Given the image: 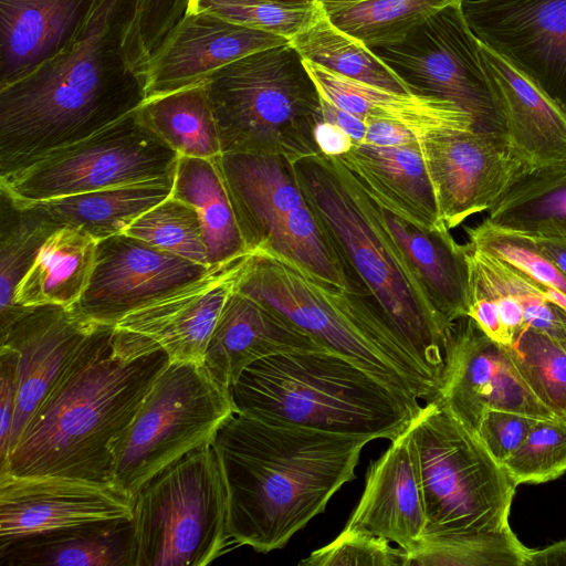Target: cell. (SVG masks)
Returning <instances> with one entry per match:
<instances>
[{
	"mask_svg": "<svg viewBox=\"0 0 566 566\" xmlns=\"http://www.w3.org/2000/svg\"><path fill=\"white\" fill-rule=\"evenodd\" d=\"M138 0H96L73 40L25 77L0 88V177L73 144L146 99L125 39Z\"/></svg>",
	"mask_w": 566,
	"mask_h": 566,
	"instance_id": "6da1fadb",
	"label": "cell"
},
{
	"mask_svg": "<svg viewBox=\"0 0 566 566\" xmlns=\"http://www.w3.org/2000/svg\"><path fill=\"white\" fill-rule=\"evenodd\" d=\"M373 440L230 415L212 446L227 488L232 547L262 554L283 548L355 479Z\"/></svg>",
	"mask_w": 566,
	"mask_h": 566,
	"instance_id": "7a4b0ae2",
	"label": "cell"
},
{
	"mask_svg": "<svg viewBox=\"0 0 566 566\" xmlns=\"http://www.w3.org/2000/svg\"><path fill=\"white\" fill-rule=\"evenodd\" d=\"M304 197L356 294L388 329L402 367L430 400L444 365L448 329L384 227L374 200L337 157L294 163Z\"/></svg>",
	"mask_w": 566,
	"mask_h": 566,
	"instance_id": "3957f363",
	"label": "cell"
},
{
	"mask_svg": "<svg viewBox=\"0 0 566 566\" xmlns=\"http://www.w3.org/2000/svg\"><path fill=\"white\" fill-rule=\"evenodd\" d=\"M115 325L99 324L11 448L0 472L113 483L116 449L155 378L164 349L124 359Z\"/></svg>",
	"mask_w": 566,
	"mask_h": 566,
	"instance_id": "277c9868",
	"label": "cell"
},
{
	"mask_svg": "<svg viewBox=\"0 0 566 566\" xmlns=\"http://www.w3.org/2000/svg\"><path fill=\"white\" fill-rule=\"evenodd\" d=\"M234 411L264 421L394 441L422 407L331 350H296L251 364L230 388Z\"/></svg>",
	"mask_w": 566,
	"mask_h": 566,
	"instance_id": "5b68a950",
	"label": "cell"
},
{
	"mask_svg": "<svg viewBox=\"0 0 566 566\" xmlns=\"http://www.w3.org/2000/svg\"><path fill=\"white\" fill-rule=\"evenodd\" d=\"M222 153L319 155L321 93L289 42L233 61L206 78Z\"/></svg>",
	"mask_w": 566,
	"mask_h": 566,
	"instance_id": "8992f818",
	"label": "cell"
},
{
	"mask_svg": "<svg viewBox=\"0 0 566 566\" xmlns=\"http://www.w3.org/2000/svg\"><path fill=\"white\" fill-rule=\"evenodd\" d=\"M235 290L275 308L326 349L419 400L388 329L364 296L331 285L295 262L264 251L251 255Z\"/></svg>",
	"mask_w": 566,
	"mask_h": 566,
	"instance_id": "52a82bcc",
	"label": "cell"
},
{
	"mask_svg": "<svg viewBox=\"0 0 566 566\" xmlns=\"http://www.w3.org/2000/svg\"><path fill=\"white\" fill-rule=\"evenodd\" d=\"M410 432L427 516L423 537L510 528L517 485L474 431L427 401Z\"/></svg>",
	"mask_w": 566,
	"mask_h": 566,
	"instance_id": "ba28073f",
	"label": "cell"
},
{
	"mask_svg": "<svg viewBox=\"0 0 566 566\" xmlns=\"http://www.w3.org/2000/svg\"><path fill=\"white\" fill-rule=\"evenodd\" d=\"M134 566H203L232 547L228 494L212 442L150 478L133 496Z\"/></svg>",
	"mask_w": 566,
	"mask_h": 566,
	"instance_id": "9c48e42d",
	"label": "cell"
},
{
	"mask_svg": "<svg viewBox=\"0 0 566 566\" xmlns=\"http://www.w3.org/2000/svg\"><path fill=\"white\" fill-rule=\"evenodd\" d=\"M249 250L289 259L331 285L355 290L283 156L222 153L214 158Z\"/></svg>",
	"mask_w": 566,
	"mask_h": 566,
	"instance_id": "30bf717a",
	"label": "cell"
},
{
	"mask_svg": "<svg viewBox=\"0 0 566 566\" xmlns=\"http://www.w3.org/2000/svg\"><path fill=\"white\" fill-rule=\"evenodd\" d=\"M233 412L230 391L202 365L169 361L116 449L114 485L133 497L167 465L212 442Z\"/></svg>",
	"mask_w": 566,
	"mask_h": 566,
	"instance_id": "8fae6325",
	"label": "cell"
},
{
	"mask_svg": "<svg viewBox=\"0 0 566 566\" xmlns=\"http://www.w3.org/2000/svg\"><path fill=\"white\" fill-rule=\"evenodd\" d=\"M178 158L136 109L0 177V189L15 202L32 203L172 176Z\"/></svg>",
	"mask_w": 566,
	"mask_h": 566,
	"instance_id": "7c38bea8",
	"label": "cell"
},
{
	"mask_svg": "<svg viewBox=\"0 0 566 566\" xmlns=\"http://www.w3.org/2000/svg\"><path fill=\"white\" fill-rule=\"evenodd\" d=\"M462 1L443 7L402 40L370 50L412 94L450 102L471 116L474 130L506 136Z\"/></svg>",
	"mask_w": 566,
	"mask_h": 566,
	"instance_id": "4fadbf2b",
	"label": "cell"
},
{
	"mask_svg": "<svg viewBox=\"0 0 566 566\" xmlns=\"http://www.w3.org/2000/svg\"><path fill=\"white\" fill-rule=\"evenodd\" d=\"M255 251L211 265L202 276L125 316L115 325L114 352L132 359L164 349L169 361L202 365L222 307Z\"/></svg>",
	"mask_w": 566,
	"mask_h": 566,
	"instance_id": "5bb4252c",
	"label": "cell"
},
{
	"mask_svg": "<svg viewBox=\"0 0 566 566\" xmlns=\"http://www.w3.org/2000/svg\"><path fill=\"white\" fill-rule=\"evenodd\" d=\"M429 401L474 432L492 409L559 418L526 385L506 345L490 338L470 316L455 321L448 333L443 369Z\"/></svg>",
	"mask_w": 566,
	"mask_h": 566,
	"instance_id": "9a60e30c",
	"label": "cell"
},
{
	"mask_svg": "<svg viewBox=\"0 0 566 566\" xmlns=\"http://www.w3.org/2000/svg\"><path fill=\"white\" fill-rule=\"evenodd\" d=\"M462 11L479 41L566 115V0H463Z\"/></svg>",
	"mask_w": 566,
	"mask_h": 566,
	"instance_id": "2e32d148",
	"label": "cell"
},
{
	"mask_svg": "<svg viewBox=\"0 0 566 566\" xmlns=\"http://www.w3.org/2000/svg\"><path fill=\"white\" fill-rule=\"evenodd\" d=\"M440 220L449 229L489 211L526 170L506 136L448 129L419 140Z\"/></svg>",
	"mask_w": 566,
	"mask_h": 566,
	"instance_id": "e0dca14e",
	"label": "cell"
},
{
	"mask_svg": "<svg viewBox=\"0 0 566 566\" xmlns=\"http://www.w3.org/2000/svg\"><path fill=\"white\" fill-rule=\"evenodd\" d=\"M209 269L128 234H116L97 242L91 277L72 308L87 321L116 325Z\"/></svg>",
	"mask_w": 566,
	"mask_h": 566,
	"instance_id": "ac0fdd59",
	"label": "cell"
},
{
	"mask_svg": "<svg viewBox=\"0 0 566 566\" xmlns=\"http://www.w3.org/2000/svg\"><path fill=\"white\" fill-rule=\"evenodd\" d=\"M132 517L133 497L114 483L0 472V549L43 533Z\"/></svg>",
	"mask_w": 566,
	"mask_h": 566,
	"instance_id": "d6986e66",
	"label": "cell"
},
{
	"mask_svg": "<svg viewBox=\"0 0 566 566\" xmlns=\"http://www.w3.org/2000/svg\"><path fill=\"white\" fill-rule=\"evenodd\" d=\"M98 325L72 307L42 305L25 307L0 333V346L17 357L18 391L10 450Z\"/></svg>",
	"mask_w": 566,
	"mask_h": 566,
	"instance_id": "ffe728a7",
	"label": "cell"
},
{
	"mask_svg": "<svg viewBox=\"0 0 566 566\" xmlns=\"http://www.w3.org/2000/svg\"><path fill=\"white\" fill-rule=\"evenodd\" d=\"M290 40L228 21L203 9L188 11L148 61L146 99L206 81L220 67Z\"/></svg>",
	"mask_w": 566,
	"mask_h": 566,
	"instance_id": "44dd1931",
	"label": "cell"
},
{
	"mask_svg": "<svg viewBox=\"0 0 566 566\" xmlns=\"http://www.w3.org/2000/svg\"><path fill=\"white\" fill-rule=\"evenodd\" d=\"M296 350L328 349L275 308L234 289L210 336L202 366L230 390L251 364Z\"/></svg>",
	"mask_w": 566,
	"mask_h": 566,
	"instance_id": "7402d4cb",
	"label": "cell"
},
{
	"mask_svg": "<svg viewBox=\"0 0 566 566\" xmlns=\"http://www.w3.org/2000/svg\"><path fill=\"white\" fill-rule=\"evenodd\" d=\"M346 525L385 538L407 554L421 547L427 516L410 427L371 462Z\"/></svg>",
	"mask_w": 566,
	"mask_h": 566,
	"instance_id": "603a6c76",
	"label": "cell"
},
{
	"mask_svg": "<svg viewBox=\"0 0 566 566\" xmlns=\"http://www.w3.org/2000/svg\"><path fill=\"white\" fill-rule=\"evenodd\" d=\"M480 55L516 157L527 169L566 164V115L532 82L481 42Z\"/></svg>",
	"mask_w": 566,
	"mask_h": 566,
	"instance_id": "cb8c5ba5",
	"label": "cell"
},
{
	"mask_svg": "<svg viewBox=\"0 0 566 566\" xmlns=\"http://www.w3.org/2000/svg\"><path fill=\"white\" fill-rule=\"evenodd\" d=\"M375 205L403 260L450 329L455 321L468 316L471 304V269L465 244H459L448 228L423 229Z\"/></svg>",
	"mask_w": 566,
	"mask_h": 566,
	"instance_id": "d4e9b609",
	"label": "cell"
},
{
	"mask_svg": "<svg viewBox=\"0 0 566 566\" xmlns=\"http://www.w3.org/2000/svg\"><path fill=\"white\" fill-rule=\"evenodd\" d=\"M96 0H0V88L38 69L75 36Z\"/></svg>",
	"mask_w": 566,
	"mask_h": 566,
	"instance_id": "484cf974",
	"label": "cell"
},
{
	"mask_svg": "<svg viewBox=\"0 0 566 566\" xmlns=\"http://www.w3.org/2000/svg\"><path fill=\"white\" fill-rule=\"evenodd\" d=\"M379 206L423 229L447 228L419 147L354 144L337 157Z\"/></svg>",
	"mask_w": 566,
	"mask_h": 566,
	"instance_id": "4316f807",
	"label": "cell"
},
{
	"mask_svg": "<svg viewBox=\"0 0 566 566\" xmlns=\"http://www.w3.org/2000/svg\"><path fill=\"white\" fill-rule=\"evenodd\" d=\"M304 63L323 96L365 122L379 119L401 125L420 140L442 130L474 129L471 116L450 102L396 93L343 76L306 60Z\"/></svg>",
	"mask_w": 566,
	"mask_h": 566,
	"instance_id": "83f0119b",
	"label": "cell"
},
{
	"mask_svg": "<svg viewBox=\"0 0 566 566\" xmlns=\"http://www.w3.org/2000/svg\"><path fill=\"white\" fill-rule=\"evenodd\" d=\"M134 554L132 520L43 533L0 549L9 566H134Z\"/></svg>",
	"mask_w": 566,
	"mask_h": 566,
	"instance_id": "f1b7e54d",
	"label": "cell"
},
{
	"mask_svg": "<svg viewBox=\"0 0 566 566\" xmlns=\"http://www.w3.org/2000/svg\"><path fill=\"white\" fill-rule=\"evenodd\" d=\"M175 175L65 196L31 205L60 227H72L96 241L124 233L139 216L170 197Z\"/></svg>",
	"mask_w": 566,
	"mask_h": 566,
	"instance_id": "f546056e",
	"label": "cell"
},
{
	"mask_svg": "<svg viewBox=\"0 0 566 566\" xmlns=\"http://www.w3.org/2000/svg\"><path fill=\"white\" fill-rule=\"evenodd\" d=\"M97 242L72 227L56 229L42 244L35 261L19 283L14 303L21 307H73L91 277Z\"/></svg>",
	"mask_w": 566,
	"mask_h": 566,
	"instance_id": "4dcf8cb0",
	"label": "cell"
},
{
	"mask_svg": "<svg viewBox=\"0 0 566 566\" xmlns=\"http://www.w3.org/2000/svg\"><path fill=\"white\" fill-rule=\"evenodd\" d=\"M171 196L196 210L210 265L251 251L242 237L214 158L179 156Z\"/></svg>",
	"mask_w": 566,
	"mask_h": 566,
	"instance_id": "1f68e13d",
	"label": "cell"
},
{
	"mask_svg": "<svg viewBox=\"0 0 566 566\" xmlns=\"http://www.w3.org/2000/svg\"><path fill=\"white\" fill-rule=\"evenodd\" d=\"M485 220L526 235L566 239V164L521 172Z\"/></svg>",
	"mask_w": 566,
	"mask_h": 566,
	"instance_id": "d6a6232c",
	"label": "cell"
},
{
	"mask_svg": "<svg viewBox=\"0 0 566 566\" xmlns=\"http://www.w3.org/2000/svg\"><path fill=\"white\" fill-rule=\"evenodd\" d=\"M137 112L179 156L213 159L222 154L206 81L147 98Z\"/></svg>",
	"mask_w": 566,
	"mask_h": 566,
	"instance_id": "836d02e7",
	"label": "cell"
},
{
	"mask_svg": "<svg viewBox=\"0 0 566 566\" xmlns=\"http://www.w3.org/2000/svg\"><path fill=\"white\" fill-rule=\"evenodd\" d=\"M61 228L31 203H19L0 189V333L25 310L14 303L15 290L46 239Z\"/></svg>",
	"mask_w": 566,
	"mask_h": 566,
	"instance_id": "e575fe53",
	"label": "cell"
},
{
	"mask_svg": "<svg viewBox=\"0 0 566 566\" xmlns=\"http://www.w3.org/2000/svg\"><path fill=\"white\" fill-rule=\"evenodd\" d=\"M290 43L304 60L328 71L396 93H411L368 46L335 27L322 6L317 17Z\"/></svg>",
	"mask_w": 566,
	"mask_h": 566,
	"instance_id": "d590c367",
	"label": "cell"
},
{
	"mask_svg": "<svg viewBox=\"0 0 566 566\" xmlns=\"http://www.w3.org/2000/svg\"><path fill=\"white\" fill-rule=\"evenodd\" d=\"M459 0H366L319 3L329 21L369 49L402 40L443 7Z\"/></svg>",
	"mask_w": 566,
	"mask_h": 566,
	"instance_id": "8d00e7d4",
	"label": "cell"
},
{
	"mask_svg": "<svg viewBox=\"0 0 566 566\" xmlns=\"http://www.w3.org/2000/svg\"><path fill=\"white\" fill-rule=\"evenodd\" d=\"M528 552L511 528L442 534L423 537L406 566H524Z\"/></svg>",
	"mask_w": 566,
	"mask_h": 566,
	"instance_id": "74e56055",
	"label": "cell"
},
{
	"mask_svg": "<svg viewBox=\"0 0 566 566\" xmlns=\"http://www.w3.org/2000/svg\"><path fill=\"white\" fill-rule=\"evenodd\" d=\"M506 347L533 394L566 420V345L523 328Z\"/></svg>",
	"mask_w": 566,
	"mask_h": 566,
	"instance_id": "f35d334b",
	"label": "cell"
},
{
	"mask_svg": "<svg viewBox=\"0 0 566 566\" xmlns=\"http://www.w3.org/2000/svg\"><path fill=\"white\" fill-rule=\"evenodd\" d=\"M124 233L157 249L211 266L196 210L171 195L139 216Z\"/></svg>",
	"mask_w": 566,
	"mask_h": 566,
	"instance_id": "ab89813d",
	"label": "cell"
},
{
	"mask_svg": "<svg viewBox=\"0 0 566 566\" xmlns=\"http://www.w3.org/2000/svg\"><path fill=\"white\" fill-rule=\"evenodd\" d=\"M465 231L470 245L497 256L535 282L566 295V275L541 251L533 237L494 227L486 220Z\"/></svg>",
	"mask_w": 566,
	"mask_h": 566,
	"instance_id": "60d3db41",
	"label": "cell"
},
{
	"mask_svg": "<svg viewBox=\"0 0 566 566\" xmlns=\"http://www.w3.org/2000/svg\"><path fill=\"white\" fill-rule=\"evenodd\" d=\"M516 485L543 483L566 472V420L538 419L502 464Z\"/></svg>",
	"mask_w": 566,
	"mask_h": 566,
	"instance_id": "b9f144b4",
	"label": "cell"
},
{
	"mask_svg": "<svg viewBox=\"0 0 566 566\" xmlns=\"http://www.w3.org/2000/svg\"><path fill=\"white\" fill-rule=\"evenodd\" d=\"M193 9H203L228 21L291 40L317 17L321 6L318 2L286 6L261 0H196L190 10Z\"/></svg>",
	"mask_w": 566,
	"mask_h": 566,
	"instance_id": "7bdbcfd3",
	"label": "cell"
},
{
	"mask_svg": "<svg viewBox=\"0 0 566 566\" xmlns=\"http://www.w3.org/2000/svg\"><path fill=\"white\" fill-rule=\"evenodd\" d=\"M195 2L196 0H138L125 39V49L130 64L143 76L155 51Z\"/></svg>",
	"mask_w": 566,
	"mask_h": 566,
	"instance_id": "ee69618b",
	"label": "cell"
},
{
	"mask_svg": "<svg viewBox=\"0 0 566 566\" xmlns=\"http://www.w3.org/2000/svg\"><path fill=\"white\" fill-rule=\"evenodd\" d=\"M407 553L385 538L345 526L327 545L313 551L300 566H406Z\"/></svg>",
	"mask_w": 566,
	"mask_h": 566,
	"instance_id": "f6af8a7d",
	"label": "cell"
},
{
	"mask_svg": "<svg viewBox=\"0 0 566 566\" xmlns=\"http://www.w3.org/2000/svg\"><path fill=\"white\" fill-rule=\"evenodd\" d=\"M538 419L518 412L492 409L483 415L475 433L495 461L502 465L520 448Z\"/></svg>",
	"mask_w": 566,
	"mask_h": 566,
	"instance_id": "bcb514c9",
	"label": "cell"
},
{
	"mask_svg": "<svg viewBox=\"0 0 566 566\" xmlns=\"http://www.w3.org/2000/svg\"><path fill=\"white\" fill-rule=\"evenodd\" d=\"M17 357L0 346V468L6 463L10 450V434L17 402Z\"/></svg>",
	"mask_w": 566,
	"mask_h": 566,
	"instance_id": "7dc6e473",
	"label": "cell"
},
{
	"mask_svg": "<svg viewBox=\"0 0 566 566\" xmlns=\"http://www.w3.org/2000/svg\"><path fill=\"white\" fill-rule=\"evenodd\" d=\"M468 316L493 340L506 345L496 301L492 297L472 294Z\"/></svg>",
	"mask_w": 566,
	"mask_h": 566,
	"instance_id": "c3c4849f",
	"label": "cell"
},
{
	"mask_svg": "<svg viewBox=\"0 0 566 566\" xmlns=\"http://www.w3.org/2000/svg\"><path fill=\"white\" fill-rule=\"evenodd\" d=\"M364 143L376 146H405L419 142L410 129L386 120L369 119Z\"/></svg>",
	"mask_w": 566,
	"mask_h": 566,
	"instance_id": "681fc988",
	"label": "cell"
},
{
	"mask_svg": "<svg viewBox=\"0 0 566 566\" xmlns=\"http://www.w3.org/2000/svg\"><path fill=\"white\" fill-rule=\"evenodd\" d=\"M315 143L319 153L327 157H340L355 144L342 128L324 119L315 128Z\"/></svg>",
	"mask_w": 566,
	"mask_h": 566,
	"instance_id": "f907efd6",
	"label": "cell"
},
{
	"mask_svg": "<svg viewBox=\"0 0 566 566\" xmlns=\"http://www.w3.org/2000/svg\"><path fill=\"white\" fill-rule=\"evenodd\" d=\"M323 119L342 128L355 144L365 142L367 123L361 118L339 108L321 94Z\"/></svg>",
	"mask_w": 566,
	"mask_h": 566,
	"instance_id": "816d5d0a",
	"label": "cell"
},
{
	"mask_svg": "<svg viewBox=\"0 0 566 566\" xmlns=\"http://www.w3.org/2000/svg\"><path fill=\"white\" fill-rule=\"evenodd\" d=\"M524 566H566V541L543 549H531Z\"/></svg>",
	"mask_w": 566,
	"mask_h": 566,
	"instance_id": "f5cc1de1",
	"label": "cell"
},
{
	"mask_svg": "<svg viewBox=\"0 0 566 566\" xmlns=\"http://www.w3.org/2000/svg\"><path fill=\"white\" fill-rule=\"evenodd\" d=\"M533 239L541 251L566 275V239L555 237H533Z\"/></svg>",
	"mask_w": 566,
	"mask_h": 566,
	"instance_id": "db71d44e",
	"label": "cell"
},
{
	"mask_svg": "<svg viewBox=\"0 0 566 566\" xmlns=\"http://www.w3.org/2000/svg\"><path fill=\"white\" fill-rule=\"evenodd\" d=\"M268 2H274L286 6H313L318 2V0H261Z\"/></svg>",
	"mask_w": 566,
	"mask_h": 566,
	"instance_id": "11a10c76",
	"label": "cell"
},
{
	"mask_svg": "<svg viewBox=\"0 0 566 566\" xmlns=\"http://www.w3.org/2000/svg\"><path fill=\"white\" fill-rule=\"evenodd\" d=\"M366 0H318L319 3H353Z\"/></svg>",
	"mask_w": 566,
	"mask_h": 566,
	"instance_id": "9f6ffc18",
	"label": "cell"
}]
</instances>
